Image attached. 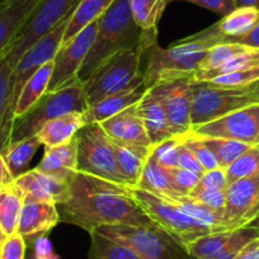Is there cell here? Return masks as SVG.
I'll use <instances>...</instances> for the list:
<instances>
[{"instance_id":"6da1fadb","label":"cell","mask_w":259,"mask_h":259,"mask_svg":"<svg viewBox=\"0 0 259 259\" xmlns=\"http://www.w3.org/2000/svg\"><path fill=\"white\" fill-rule=\"evenodd\" d=\"M56 207L60 221L79 226L88 233L106 225L154 224L131 197L128 186L81 171L73 174L68 196Z\"/></svg>"},{"instance_id":"7a4b0ae2","label":"cell","mask_w":259,"mask_h":259,"mask_svg":"<svg viewBox=\"0 0 259 259\" xmlns=\"http://www.w3.org/2000/svg\"><path fill=\"white\" fill-rule=\"evenodd\" d=\"M226 37L218 24L208 27L191 37L161 49L156 41V28L145 31L141 41V61L145 62L141 74L149 89L164 81L193 78L198 65L216 45L224 44Z\"/></svg>"},{"instance_id":"3957f363","label":"cell","mask_w":259,"mask_h":259,"mask_svg":"<svg viewBox=\"0 0 259 259\" xmlns=\"http://www.w3.org/2000/svg\"><path fill=\"white\" fill-rule=\"evenodd\" d=\"M145 31L134 21L130 0H114L98 19V31L93 45L78 71V79L85 83L101 62L122 50L138 49Z\"/></svg>"},{"instance_id":"277c9868","label":"cell","mask_w":259,"mask_h":259,"mask_svg":"<svg viewBox=\"0 0 259 259\" xmlns=\"http://www.w3.org/2000/svg\"><path fill=\"white\" fill-rule=\"evenodd\" d=\"M85 109V92L80 80L57 92H46L27 113L14 119L9 145L36 136L42 126L51 119Z\"/></svg>"},{"instance_id":"5b68a950","label":"cell","mask_w":259,"mask_h":259,"mask_svg":"<svg viewBox=\"0 0 259 259\" xmlns=\"http://www.w3.org/2000/svg\"><path fill=\"white\" fill-rule=\"evenodd\" d=\"M254 103H259L254 83L246 87H223L212 81H192V127L212 122Z\"/></svg>"},{"instance_id":"8992f818","label":"cell","mask_w":259,"mask_h":259,"mask_svg":"<svg viewBox=\"0 0 259 259\" xmlns=\"http://www.w3.org/2000/svg\"><path fill=\"white\" fill-rule=\"evenodd\" d=\"M99 234L126 245L141 259H192L186 246L158 225H106Z\"/></svg>"},{"instance_id":"52a82bcc","label":"cell","mask_w":259,"mask_h":259,"mask_svg":"<svg viewBox=\"0 0 259 259\" xmlns=\"http://www.w3.org/2000/svg\"><path fill=\"white\" fill-rule=\"evenodd\" d=\"M75 140L78 150V171L121 186H128L117 165L112 140L104 133L101 124H84L76 133Z\"/></svg>"},{"instance_id":"ba28073f","label":"cell","mask_w":259,"mask_h":259,"mask_svg":"<svg viewBox=\"0 0 259 259\" xmlns=\"http://www.w3.org/2000/svg\"><path fill=\"white\" fill-rule=\"evenodd\" d=\"M141 74V45L122 50L99 64L84 83L87 107L122 91Z\"/></svg>"},{"instance_id":"9c48e42d","label":"cell","mask_w":259,"mask_h":259,"mask_svg":"<svg viewBox=\"0 0 259 259\" xmlns=\"http://www.w3.org/2000/svg\"><path fill=\"white\" fill-rule=\"evenodd\" d=\"M128 192L139 207L155 225L166 231L184 246L201 236L215 233L211 228L182 212L168 200L158 197L138 187H128Z\"/></svg>"},{"instance_id":"30bf717a","label":"cell","mask_w":259,"mask_h":259,"mask_svg":"<svg viewBox=\"0 0 259 259\" xmlns=\"http://www.w3.org/2000/svg\"><path fill=\"white\" fill-rule=\"evenodd\" d=\"M80 0H39L28 21L7 50V60L16 68L21 57L55 28L65 17L73 13Z\"/></svg>"},{"instance_id":"8fae6325","label":"cell","mask_w":259,"mask_h":259,"mask_svg":"<svg viewBox=\"0 0 259 259\" xmlns=\"http://www.w3.org/2000/svg\"><path fill=\"white\" fill-rule=\"evenodd\" d=\"M98 31V21L81 29L66 44H62L54 57V69L47 92H57L75 83L78 71L81 68Z\"/></svg>"},{"instance_id":"7c38bea8","label":"cell","mask_w":259,"mask_h":259,"mask_svg":"<svg viewBox=\"0 0 259 259\" xmlns=\"http://www.w3.org/2000/svg\"><path fill=\"white\" fill-rule=\"evenodd\" d=\"M73 13L69 14L68 17H65L52 31H50L39 41H37L21 57L18 64L16 65L13 71V78H12V112H13V116L19 94H21L22 89L26 85L27 81L31 79V76L41 66H44L46 62L54 60L57 50L62 45L64 33L66 31V27H68L69 21H70V17Z\"/></svg>"},{"instance_id":"4fadbf2b","label":"cell","mask_w":259,"mask_h":259,"mask_svg":"<svg viewBox=\"0 0 259 259\" xmlns=\"http://www.w3.org/2000/svg\"><path fill=\"white\" fill-rule=\"evenodd\" d=\"M193 134L207 138H221L255 145L259 138V103L234 111L212 122L193 126Z\"/></svg>"},{"instance_id":"5bb4252c","label":"cell","mask_w":259,"mask_h":259,"mask_svg":"<svg viewBox=\"0 0 259 259\" xmlns=\"http://www.w3.org/2000/svg\"><path fill=\"white\" fill-rule=\"evenodd\" d=\"M192 79L183 78L164 81L149 91L163 104L174 136H182L192 128Z\"/></svg>"},{"instance_id":"9a60e30c","label":"cell","mask_w":259,"mask_h":259,"mask_svg":"<svg viewBox=\"0 0 259 259\" xmlns=\"http://www.w3.org/2000/svg\"><path fill=\"white\" fill-rule=\"evenodd\" d=\"M259 216V176L239 179L226 187L225 223L228 230L244 228Z\"/></svg>"},{"instance_id":"2e32d148","label":"cell","mask_w":259,"mask_h":259,"mask_svg":"<svg viewBox=\"0 0 259 259\" xmlns=\"http://www.w3.org/2000/svg\"><path fill=\"white\" fill-rule=\"evenodd\" d=\"M148 91L149 88L145 83V78L143 76V74H140L133 83L122 91L87 107L85 111L83 112L84 124L99 123L104 119L116 116L123 109L139 103Z\"/></svg>"},{"instance_id":"e0dca14e","label":"cell","mask_w":259,"mask_h":259,"mask_svg":"<svg viewBox=\"0 0 259 259\" xmlns=\"http://www.w3.org/2000/svg\"><path fill=\"white\" fill-rule=\"evenodd\" d=\"M70 181H61L55 177L41 173L37 169L28 170L13 181L16 187L22 194L24 201H49L60 203L66 198L69 193Z\"/></svg>"},{"instance_id":"ac0fdd59","label":"cell","mask_w":259,"mask_h":259,"mask_svg":"<svg viewBox=\"0 0 259 259\" xmlns=\"http://www.w3.org/2000/svg\"><path fill=\"white\" fill-rule=\"evenodd\" d=\"M99 124L111 140L151 148L144 122L139 113L138 103L123 109L111 118L99 122Z\"/></svg>"},{"instance_id":"d6986e66","label":"cell","mask_w":259,"mask_h":259,"mask_svg":"<svg viewBox=\"0 0 259 259\" xmlns=\"http://www.w3.org/2000/svg\"><path fill=\"white\" fill-rule=\"evenodd\" d=\"M60 223L56 203L49 201H24L17 234L24 240L47 235Z\"/></svg>"},{"instance_id":"ffe728a7","label":"cell","mask_w":259,"mask_h":259,"mask_svg":"<svg viewBox=\"0 0 259 259\" xmlns=\"http://www.w3.org/2000/svg\"><path fill=\"white\" fill-rule=\"evenodd\" d=\"M39 0H8L0 7V57L28 21Z\"/></svg>"},{"instance_id":"44dd1931","label":"cell","mask_w":259,"mask_h":259,"mask_svg":"<svg viewBox=\"0 0 259 259\" xmlns=\"http://www.w3.org/2000/svg\"><path fill=\"white\" fill-rule=\"evenodd\" d=\"M36 169L61 181H70L78 171V150L75 138L64 145L45 148V154Z\"/></svg>"},{"instance_id":"7402d4cb","label":"cell","mask_w":259,"mask_h":259,"mask_svg":"<svg viewBox=\"0 0 259 259\" xmlns=\"http://www.w3.org/2000/svg\"><path fill=\"white\" fill-rule=\"evenodd\" d=\"M138 109L151 146L173 138L174 135L171 134L165 109L150 91L146 92L145 96L139 102Z\"/></svg>"},{"instance_id":"603a6c76","label":"cell","mask_w":259,"mask_h":259,"mask_svg":"<svg viewBox=\"0 0 259 259\" xmlns=\"http://www.w3.org/2000/svg\"><path fill=\"white\" fill-rule=\"evenodd\" d=\"M83 126V112H71L46 122L37 134V138L45 148L64 145L70 143Z\"/></svg>"},{"instance_id":"cb8c5ba5","label":"cell","mask_w":259,"mask_h":259,"mask_svg":"<svg viewBox=\"0 0 259 259\" xmlns=\"http://www.w3.org/2000/svg\"><path fill=\"white\" fill-rule=\"evenodd\" d=\"M14 69L6 56L0 57V153L11 144L14 116L12 112V78Z\"/></svg>"},{"instance_id":"d4e9b609","label":"cell","mask_w":259,"mask_h":259,"mask_svg":"<svg viewBox=\"0 0 259 259\" xmlns=\"http://www.w3.org/2000/svg\"><path fill=\"white\" fill-rule=\"evenodd\" d=\"M116 154L117 165L131 187H136L143 174L144 166L150 156L151 148L134 145V144L119 143L112 140Z\"/></svg>"},{"instance_id":"484cf974","label":"cell","mask_w":259,"mask_h":259,"mask_svg":"<svg viewBox=\"0 0 259 259\" xmlns=\"http://www.w3.org/2000/svg\"><path fill=\"white\" fill-rule=\"evenodd\" d=\"M136 187L168 201L178 200L179 197L183 196L173 186L166 168L161 166L153 158L151 154L149 156L148 161H146L145 166H144L143 174H141L140 181L136 184Z\"/></svg>"},{"instance_id":"4316f807","label":"cell","mask_w":259,"mask_h":259,"mask_svg":"<svg viewBox=\"0 0 259 259\" xmlns=\"http://www.w3.org/2000/svg\"><path fill=\"white\" fill-rule=\"evenodd\" d=\"M52 69H54V60L41 66L27 81L19 94L16 111H14V119L27 113L46 93L52 75Z\"/></svg>"},{"instance_id":"83f0119b","label":"cell","mask_w":259,"mask_h":259,"mask_svg":"<svg viewBox=\"0 0 259 259\" xmlns=\"http://www.w3.org/2000/svg\"><path fill=\"white\" fill-rule=\"evenodd\" d=\"M113 2L114 0H80L74 13L71 14L70 21L64 33L62 44L69 42L81 29L98 21Z\"/></svg>"},{"instance_id":"f1b7e54d","label":"cell","mask_w":259,"mask_h":259,"mask_svg":"<svg viewBox=\"0 0 259 259\" xmlns=\"http://www.w3.org/2000/svg\"><path fill=\"white\" fill-rule=\"evenodd\" d=\"M23 207V197L13 182L0 187V226L7 236L17 234Z\"/></svg>"},{"instance_id":"f546056e","label":"cell","mask_w":259,"mask_h":259,"mask_svg":"<svg viewBox=\"0 0 259 259\" xmlns=\"http://www.w3.org/2000/svg\"><path fill=\"white\" fill-rule=\"evenodd\" d=\"M258 23L259 9L235 8L233 12L224 16L216 24L221 33L226 37V41H229L249 33Z\"/></svg>"},{"instance_id":"4dcf8cb0","label":"cell","mask_w":259,"mask_h":259,"mask_svg":"<svg viewBox=\"0 0 259 259\" xmlns=\"http://www.w3.org/2000/svg\"><path fill=\"white\" fill-rule=\"evenodd\" d=\"M39 145H42V144L39 139L37 138V135L9 145L3 156L13 181L26 171H28L29 163H31L32 158L34 156Z\"/></svg>"},{"instance_id":"1f68e13d","label":"cell","mask_w":259,"mask_h":259,"mask_svg":"<svg viewBox=\"0 0 259 259\" xmlns=\"http://www.w3.org/2000/svg\"><path fill=\"white\" fill-rule=\"evenodd\" d=\"M169 202L176 205L182 212L188 215L189 218L200 221L203 225L211 228L215 233H219V231H230L226 228L225 213L211 210L207 206L193 201L188 196H182L178 200L169 201Z\"/></svg>"},{"instance_id":"d6a6232c","label":"cell","mask_w":259,"mask_h":259,"mask_svg":"<svg viewBox=\"0 0 259 259\" xmlns=\"http://www.w3.org/2000/svg\"><path fill=\"white\" fill-rule=\"evenodd\" d=\"M91 234L88 259H141L126 245L117 243L94 230Z\"/></svg>"},{"instance_id":"836d02e7","label":"cell","mask_w":259,"mask_h":259,"mask_svg":"<svg viewBox=\"0 0 259 259\" xmlns=\"http://www.w3.org/2000/svg\"><path fill=\"white\" fill-rule=\"evenodd\" d=\"M259 66V50L258 49H249L246 51L241 52L238 56L231 59L230 61L226 62L225 65L220 66L216 70L207 71H197L194 74L192 80L193 81H210L215 79L216 76L224 75V74L233 73V71L246 70V69H253Z\"/></svg>"},{"instance_id":"e575fe53","label":"cell","mask_w":259,"mask_h":259,"mask_svg":"<svg viewBox=\"0 0 259 259\" xmlns=\"http://www.w3.org/2000/svg\"><path fill=\"white\" fill-rule=\"evenodd\" d=\"M168 0H130L134 21L144 31L155 29Z\"/></svg>"},{"instance_id":"d590c367","label":"cell","mask_w":259,"mask_h":259,"mask_svg":"<svg viewBox=\"0 0 259 259\" xmlns=\"http://www.w3.org/2000/svg\"><path fill=\"white\" fill-rule=\"evenodd\" d=\"M233 231H219L201 236L186 246L187 251L192 259H213L228 243Z\"/></svg>"},{"instance_id":"8d00e7d4","label":"cell","mask_w":259,"mask_h":259,"mask_svg":"<svg viewBox=\"0 0 259 259\" xmlns=\"http://www.w3.org/2000/svg\"><path fill=\"white\" fill-rule=\"evenodd\" d=\"M196 135V134H194ZM198 136V135H197ZM218 158L220 168L226 169L233 161H235L241 154L245 153L251 145L240 143V141L229 140L221 138H207V136H198Z\"/></svg>"},{"instance_id":"74e56055","label":"cell","mask_w":259,"mask_h":259,"mask_svg":"<svg viewBox=\"0 0 259 259\" xmlns=\"http://www.w3.org/2000/svg\"><path fill=\"white\" fill-rule=\"evenodd\" d=\"M249 49L250 47L244 46V45L240 44H234V42H224V44L216 45L215 47H212L206 54L202 61L200 62L197 71L216 70L220 66L225 65L228 61H230L231 59L238 56L239 54H241V52L246 51Z\"/></svg>"},{"instance_id":"f35d334b","label":"cell","mask_w":259,"mask_h":259,"mask_svg":"<svg viewBox=\"0 0 259 259\" xmlns=\"http://www.w3.org/2000/svg\"><path fill=\"white\" fill-rule=\"evenodd\" d=\"M225 170L228 184L239 181V179L259 176V149L254 145L250 146Z\"/></svg>"},{"instance_id":"ab89813d","label":"cell","mask_w":259,"mask_h":259,"mask_svg":"<svg viewBox=\"0 0 259 259\" xmlns=\"http://www.w3.org/2000/svg\"><path fill=\"white\" fill-rule=\"evenodd\" d=\"M183 141L184 145L196 156V159L201 164L203 170L208 171L220 168V164H219V160L215 154L211 151V149L197 135H194L192 131H189L186 135H183Z\"/></svg>"},{"instance_id":"60d3db41","label":"cell","mask_w":259,"mask_h":259,"mask_svg":"<svg viewBox=\"0 0 259 259\" xmlns=\"http://www.w3.org/2000/svg\"><path fill=\"white\" fill-rule=\"evenodd\" d=\"M183 144V135L173 136L155 146H151V155L164 168H177L178 154Z\"/></svg>"},{"instance_id":"b9f144b4","label":"cell","mask_w":259,"mask_h":259,"mask_svg":"<svg viewBox=\"0 0 259 259\" xmlns=\"http://www.w3.org/2000/svg\"><path fill=\"white\" fill-rule=\"evenodd\" d=\"M254 238H258V236H256V234L254 233L251 229H236V230H234L233 233H231V236L229 238L228 243L224 245V248L221 249L220 253H219L213 259H234L238 255L239 251L241 250V248Z\"/></svg>"},{"instance_id":"7bdbcfd3","label":"cell","mask_w":259,"mask_h":259,"mask_svg":"<svg viewBox=\"0 0 259 259\" xmlns=\"http://www.w3.org/2000/svg\"><path fill=\"white\" fill-rule=\"evenodd\" d=\"M259 80V66L246 70L233 71L212 79L213 84L223 87H246Z\"/></svg>"},{"instance_id":"ee69618b","label":"cell","mask_w":259,"mask_h":259,"mask_svg":"<svg viewBox=\"0 0 259 259\" xmlns=\"http://www.w3.org/2000/svg\"><path fill=\"white\" fill-rule=\"evenodd\" d=\"M166 170H168L173 186L183 196H188L197 187V184L200 183L201 176H198L194 171L182 168H166Z\"/></svg>"},{"instance_id":"f6af8a7d","label":"cell","mask_w":259,"mask_h":259,"mask_svg":"<svg viewBox=\"0 0 259 259\" xmlns=\"http://www.w3.org/2000/svg\"><path fill=\"white\" fill-rule=\"evenodd\" d=\"M188 197L192 198L196 202H200L202 205L207 206L211 210L219 211V212L225 213L226 205V189L220 191H206V189L194 188Z\"/></svg>"},{"instance_id":"bcb514c9","label":"cell","mask_w":259,"mask_h":259,"mask_svg":"<svg viewBox=\"0 0 259 259\" xmlns=\"http://www.w3.org/2000/svg\"><path fill=\"white\" fill-rule=\"evenodd\" d=\"M27 243L23 236L14 234L7 238L0 249V259H24L26 258Z\"/></svg>"},{"instance_id":"7dc6e473","label":"cell","mask_w":259,"mask_h":259,"mask_svg":"<svg viewBox=\"0 0 259 259\" xmlns=\"http://www.w3.org/2000/svg\"><path fill=\"white\" fill-rule=\"evenodd\" d=\"M226 187H228L226 170L224 168H218L205 171L201 176L200 183L196 188L206 189V191H220V189H226Z\"/></svg>"},{"instance_id":"c3c4849f","label":"cell","mask_w":259,"mask_h":259,"mask_svg":"<svg viewBox=\"0 0 259 259\" xmlns=\"http://www.w3.org/2000/svg\"><path fill=\"white\" fill-rule=\"evenodd\" d=\"M170 2H176V0H168V4ZM184 2H189V3L196 4L198 7H202V8L208 9V11L220 14L223 17L235 9L233 0H184Z\"/></svg>"},{"instance_id":"681fc988","label":"cell","mask_w":259,"mask_h":259,"mask_svg":"<svg viewBox=\"0 0 259 259\" xmlns=\"http://www.w3.org/2000/svg\"><path fill=\"white\" fill-rule=\"evenodd\" d=\"M27 244L32 246L34 259H59L60 256L52 249L51 243L46 235H39L36 239L27 240Z\"/></svg>"},{"instance_id":"f907efd6","label":"cell","mask_w":259,"mask_h":259,"mask_svg":"<svg viewBox=\"0 0 259 259\" xmlns=\"http://www.w3.org/2000/svg\"><path fill=\"white\" fill-rule=\"evenodd\" d=\"M177 168H182V169H187V170L194 171V173H197L198 176H202L205 173L203 168L201 166V164L198 163L196 156L191 153L188 148L184 145V141L181 146V150H179L178 154V161H177Z\"/></svg>"},{"instance_id":"816d5d0a","label":"cell","mask_w":259,"mask_h":259,"mask_svg":"<svg viewBox=\"0 0 259 259\" xmlns=\"http://www.w3.org/2000/svg\"><path fill=\"white\" fill-rule=\"evenodd\" d=\"M226 42H234V44H240L244 46L251 47V49H258L259 50V23L251 29L249 33L244 34V36L238 37V38L229 39Z\"/></svg>"},{"instance_id":"f5cc1de1","label":"cell","mask_w":259,"mask_h":259,"mask_svg":"<svg viewBox=\"0 0 259 259\" xmlns=\"http://www.w3.org/2000/svg\"><path fill=\"white\" fill-rule=\"evenodd\" d=\"M234 259H259V238L246 243Z\"/></svg>"},{"instance_id":"db71d44e","label":"cell","mask_w":259,"mask_h":259,"mask_svg":"<svg viewBox=\"0 0 259 259\" xmlns=\"http://www.w3.org/2000/svg\"><path fill=\"white\" fill-rule=\"evenodd\" d=\"M12 182H13V178H12L11 173H9L3 154L0 153V187L12 183Z\"/></svg>"},{"instance_id":"11a10c76","label":"cell","mask_w":259,"mask_h":259,"mask_svg":"<svg viewBox=\"0 0 259 259\" xmlns=\"http://www.w3.org/2000/svg\"><path fill=\"white\" fill-rule=\"evenodd\" d=\"M235 8H255L259 9V0H233Z\"/></svg>"},{"instance_id":"9f6ffc18","label":"cell","mask_w":259,"mask_h":259,"mask_svg":"<svg viewBox=\"0 0 259 259\" xmlns=\"http://www.w3.org/2000/svg\"><path fill=\"white\" fill-rule=\"evenodd\" d=\"M244 228H248V229H251V230L254 231V233L256 234V236L259 238V216H256L255 219H254L251 223H249L248 225L244 226Z\"/></svg>"},{"instance_id":"6f0895ef","label":"cell","mask_w":259,"mask_h":259,"mask_svg":"<svg viewBox=\"0 0 259 259\" xmlns=\"http://www.w3.org/2000/svg\"><path fill=\"white\" fill-rule=\"evenodd\" d=\"M27 251H26V258L24 259H34L33 256V250H32V246L29 244H27Z\"/></svg>"},{"instance_id":"680465c9","label":"cell","mask_w":259,"mask_h":259,"mask_svg":"<svg viewBox=\"0 0 259 259\" xmlns=\"http://www.w3.org/2000/svg\"><path fill=\"white\" fill-rule=\"evenodd\" d=\"M7 238H8V236L6 235V233H4L3 229H2V226H0V249H2V246H3L4 241L7 240Z\"/></svg>"},{"instance_id":"91938a15","label":"cell","mask_w":259,"mask_h":259,"mask_svg":"<svg viewBox=\"0 0 259 259\" xmlns=\"http://www.w3.org/2000/svg\"><path fill=\"white\" fill-rule=\"evenodd\" d=\"M254 89H255V93H256V96H258V98H259V80L254 83Z\"/></svg>"},{"instance_id":"94428289","label":"cell","mask_w":259,"mask_h":259,"mask_svg":"<svg viewBox=\"0 0 259 259\" xmlns=\"http://www.w3.org/2000/svg\"><path fill=\"white\" fill-rule=\"evenodd\" d=\"M7 2H8V0H0V7H3Z\"/></svg>"},{"instance_id":"6125c7cd","label":"cell","mask_w":259,"mask_h":259,"mask_svg":"<svg viewBox=\"0 0 259 259\" xmlns=\"http://www.w3.org/2000/svg\"><path fill=\"white\" fill-rule=\"evenodd\" d=\"M256 144H259V138L256 139V141H255V145H256Z\"/></svg>"},{"instance_id":"be15d7a7","label":"cell","mask_w":259,"mask_h":259,"mask_svg":"<svg viewBox=\"0 0 259 259\" xmlns=\"http://www.w3.org/2000/svg\"><path fill=\"white\" fill-rule=\"evenodd\" d=\"M254 146H256V148H258V149H259V144H256V145H254Z\"/></svg>"}]
</instances>
